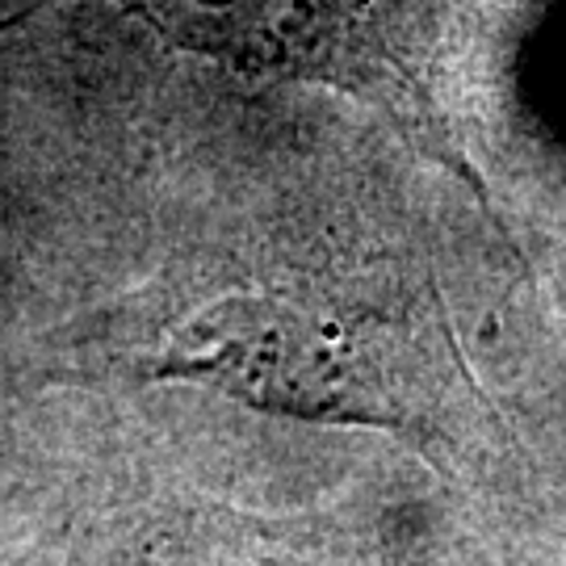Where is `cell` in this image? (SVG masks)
Masks as SVG:
<instances>
[{
    "instance_id": "1",
    "label": "cell",
    "mask_w": 566,
    "mask_h": 566,
    "mask_svg": "<svg viewBox=\"0 0 566 566\" xmlns=\"http://www.w3.org/2000/svg\"><path fill=\"white\" fill-rule=\"evenodd\" d=\"M42 4L25 0L0 30ZM164 42L252 81L319 84L378 109L407 143L483 193L449 102L465 0H114Z\"/></svg>"
},
{
    "instance_id": "2",
    "label": "cell",
    "mask_w": 566,
    "mask_h": 566,
    "mask_svg": "<svg viewBox=\"0 0 566 566\" xmlns=\"http://www.w3.org/2000/svg\"><path fill=\"white\" fill-rule=\"evenodd\" d=\"M135 361L156 378H193L252 407L399 424V336L315 294H227L185 311Z\"/></svg>"
}]
</instances>
